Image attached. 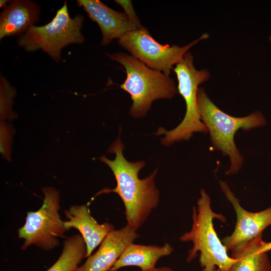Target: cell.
Segmentation results:
<instances>
[{
  "instance_id": "cell-1",
  "label": "cell",
  "mask_w": 271,
  "mask_h": 271,
  "mask_svg": "<svg viewBox=\"0 0 271 271\" xmlns=\"http://www.w3.org/2000/svg\"><path fill=\"white\" fill-rule=\"evenodd\" d=\"M124 144L118 138L109 147L108 152L115 154L113 160L102 156L99 159L111 170L116 186L103 192L118 194L125 208L127 225L137 231L159 205L160 192L155 185L156 169L148 177L140 179L139 174L145 166L144 161L129 162L123 156Z\"/></svg>"
},
{
  "instance_id": "cell-2",
  "label": "cell",
  "mask_w": 271,
  "mask_h": 271,
  "mask_svg": "<svg viewBox=\"0 0 271 271\" xmlns=\"http://www.w3.org/2000/svg\"><path fill=\"white\" fill-rule=\"evenodd\" d=\"M197 207L192 209V225L189 231L180 237L182 242H191L193 246L188 252L187 261L190 262L199 253L202 271H229L233 259L227 254L225 246L215 230L213 220L225 222V217L215 213L211 206V199L204 189L200 191Z\"/></svg>"
},
{
  "instance_id": "cell-3",
  "label": "cell",
  "mask_w": 271,
  "mask_h": 271,
  "mask_svg": "<svg viewBox=\"0 0 271 271\" xmlns=\"http://www.w3.org/2000/svg\"><path fill=\"white\" fill-rule=\"evenodd\" d=\"M197 101L201 120L208 128L212 145L230 159V166L226 175L238 173L244 159L235 144V133L239 129L247 131L264 126L266 123L264 116L260 111L244 117L231 116L220 109L202 87L198 90Z\"/></svg>"
},
{
  "instance_id": "cell-4",
  "label": "cell",
  "mask_w": 271,
  "mask_h": 271,
  "mask_svg": "<svg viewBox=\"0 0 271 271\" xmlns=\"http://www.w3.org/2000/svg\"><path fill=\"white\" fill-rule=\"evenodd\" d=\"M107 55L125 68L126 77L120 87L130 95L132 100L129 112L131 116L144 117L154 100L171 99L178 93L172 78L149 68L132 55L122 52Z\"/></svg>"
},
{
  "instance_id": "cell-5",
  "label": "cell",
  "mask_w": 271,
  "mask_h": 271,
  "mask_svg": "<svg viewBox=\"0 0 271 271\" xmlns=\"http://www.w3.org/2000/svg\"><path fill=\"white\" fill-rule=\"evenodd\" d=\"M193 60L192 54L188 51L174 68L178 82V92L185 100L186 110L182 121L175 128L167 130L160 127L156 132V135H164L161 141L166 146L176 142L187 141L196 132H208L207 127L201 120L197 94L199 86L207 81L210 74L206 69H196Z\"/></svg>"
},
{
  "instance_id": "cell-6",
  "label": "cell",
  "mask_w": 271,
  "mask_h": 271,
  "mask_svg": "<svg viewBox=\"0 0 271 271\" xmlns=\"http://www.w3.org/2000/svg\"><path fill=\"white\" fill-rule=\"evenodd\" d=\"M84 22V17L81 14L70 17L65 1L51 22L42 26H33L19 36L18 45L28 52L41 50L59 62L64 47L85 41L81 32Z\"/></svg>"
},
{
  "instance_id": "cell-7",
  "label": "cell",
  "mask_w": 271,
  "mask_h": 271,
  "mask_svg": "<svg viewBox=\"0 0 271 271\" xmlns=\"http://www.w3.org/2000/svg\"><path fill=\"white\" fill-rule=\"evenodd\" d=\"M43 203L37 211L28 212L24 225L18 230V235L24 239L22 249L34 245L49 250L59 244V237L68 230L60 218V194L53 187L42 189Z\"/></svg>"
},
{
  "instance_id": "cell-8",
  "label": "cell",
  "mask_w": 271,
  "mask_h": 271,
  "mask_svg": "<svg viewBox=\"0 0 271 271\" xmlns=\"http://www.w3.org/2000/svg\"><path fill=\"white\" fill-rule=\"evenodd\" d=\"M208 37L207 33H204L183 46L163 45L151 36L147 28L144 27L127 33L118 39V44L149 68L170 76L173 66L182 60L185 53Z\"/></svg>"
},
{
  "instance_id": "cell-9",
  "label": "cell",
  "mask_w": 271,
  "mask_h": 271,
  "mask_svg": "<svg viewBox=\"0 0 271 271\" xmlns=\"http://www.w3.org/2000/svg\"><path fill=\"white\" fill-rule=\"evenodd\" d=\"M219 185L236 216L234 231L222 240L227 251H232L262 234L263 230L271 225V207L257 212L248 211L241 206L226 182L219 181Z\"/></svg>"
},
{
  "instance_id": "cell-10",
  "label": "cell",
  "mask_w": 271,
  "mask_h": 271,
  "mask_svg": "<svg viewBox=\"0 0 271 271\" xmlns=\"http://www.w3.org/2000/svg\"><path fill=\"white\" fill-rule=\"evenodd\" d=\"M136 231L126 224L110 232L97 251L75 271H109L126 246L140 237Z\"/></svg>"
},
{
  "instance_id": "cell-11",
  "label": "cell",
  "mask_w": 271,
  "mask_h": 271,
  "mask_svg": "<svg viewBox=\"0 0 271 271\" xmlns=\"http://www.w3.org/2000/svg\"><path fill=\"white\" fill-rule=\"evenodd\" d=\"M89 18L99 26L102 38L100 44L107 46L113 40L119 39L133 29L124 13L109 8L99 0H78Z\"/></svg>"
},
{
  "instance_id": "cell-12",
  "label": "cell",
  "mask_w": 271,
  "mask_h": 271,
  "mask_svg": "<svg viewBox=\"0 0 271 271\" xmlns=\"http://www.w3.org/2000/svg\"><path fill=\"white\" fill-rule=\"evenodd\" d=\"M67 221H64L68 230L71 228L77 229L82 236L87 249V257L103 241L105 236L114 230L111 223H98L91 216L89 208L85 205H73L64 212Z\"/></svg>"
},
{
  "instance_id": "cell-13",
  "label": "cell",
  "mask_w": 271,
  "mask_h": 271,
  "mask_svg": "<svg viewBox=\"0 0 271 271\" xmlns=\"http://www.w3.org/2000/svg\"><path fill=\"white\" fill-rule=\"evenodd\" d=\"M40 7L29 0L11 1L0 16V39L21 35L39 21Z\"/></svg>"
},
{
  "instance_id": "cell-14",
  "label": "cell",
  "mask_w": 271,
  "mask_h": 271,
  "mask_svg": "<svg viewBox=\"0 0 271 271\" xmlns=\"http://www.w3.org/2000/svg\"><path fill=\"white\" fill-rule=\"evenodd\" d=\"M271 250V241L262 239V234L231 251L234 260L229 271H271L267 252Z\"/></svg>"
},
{
  "instance_id": "cell-15",
  "label": "cell",
  "mask_w": 271,
  "mask_h": 271,
  "mask_svg": "<svg viewBox=\"0 0 271 271\" xmlns=\"http://www.w3.org/2000/svg\"><path fill=\"white\" fill-rule=\"evenodd\" d=\"M174 249L169 243L162 246L129 244L124 248L120 256L109 271H117L129 266H137L142 271H147L156 267L158 260L171 254Z\"/></svg>"
},
{
  "instance_id": "cell-16",
  "label": "cell",
  "mask_w": 271,
  "mask_h": 271,
  "mask_svg": "<svg viewBox=\"0 0 271 271\" xmlns=\"http://www.w3.org/2000/svg\"><path fill=\"white\" fill-rule=\"evenodd\" d=\"M87 257L85 241L80 234L67 237L57 260L46 271H75L82 259Z\"/></svg>"
},
{
  "instance_id": "cell-17",
  "label": "cell",
  "mask_w": 271,
  "mask_h": 271,
  "mask_svg": "<svg viewBox=\"0 0 271 271\" xmlns=\"http://www.w3.org/2000/svg\"><path fill=\"white\" fill-rule=\"evenodd\" d=\"M0 94L1 116L3 118L13 115L12 104L16 90L2 75L0 78Z\"/></svg>"
},
{
  "instance_id": "cell-18",
  "label": "cell",
  "mask_w": 271,
  "mask_h": 271,
  "mask_svg": "<svg viewBox=\"0 0 271 271\" xmlns=\"http://www.w3.org/2000/svg\"><path fill=\"white\" fill-rule=\"evenodd\" d=\"M114 2L123 8L133 31L139 30L144 27L141 24L133 8L131 1L115 0Z\"/></svg>"
},
{
  "instance_id": "cell-19",
  "label": "cell",
  "mask_w": 271,
  "mask_h": 271,
  "mask_svg": "<svg viewBox=\"0 0 271 271\" xmlns=\"http://www.w3.org/2000/svg\"><path fill=\"white\" fill-rule=\"evenodd\" d=\"M147 271H173V270L171 267L168 266H162L160 267H155L153 269Z\"/></svg>"
},
{
  "instance_id": "cell-20",
  "label": "cell",
  "mask_w": 271,
  "mask_h": 271,
  "mask_svg": "<svg viewBox=\"0 0 271 271\" xmlns=\"http://www.w3.org/2000/svg\"><path fill=\"white\" fill-rule=\"evenodd\" d=\"M11 1L8 0H1L0 1V7L5 8L6 7Z\"/></svg>"
},
{
  "instance_id": "cell-21",
  "label": "cell",
  "mask_w": 271,
  "mask_h": 271,
  "mask_svg": "<svg viewBox=\"0 0 271 271\" xmlns=\"http://www.w3.org/2000/svg\"><path fill=\"white\" fill-rule=\"evenodd\" d=\"M269 40H270V44H271V36L269 37Z\"/></svg>"
},
{
  "instance_id": "cell-22",
  "label": "cell",
  "mask_w": 271,
  "mask_h": 271,
  "mask_svg": "<svg viewBox=\"0 0 271 271\" xmlns=\"http://www.w3.org/2000/svg\"><path fill=\"white\" fill-rule=\"evenodd\" d=\"M216 271H220V270L218 269H217Z\"/></svg>"
}]
</instances>
